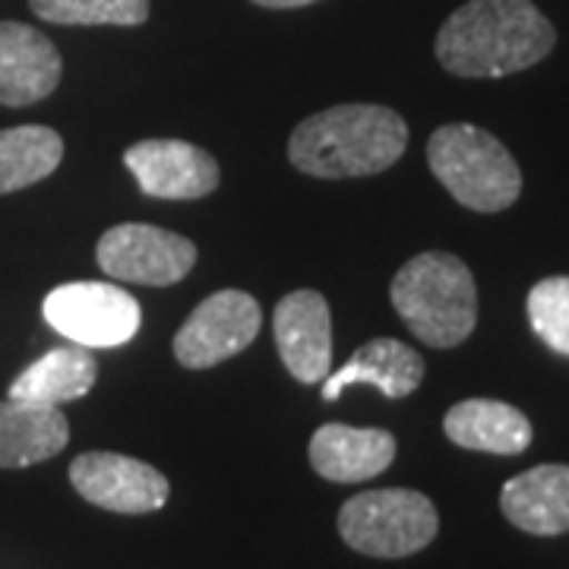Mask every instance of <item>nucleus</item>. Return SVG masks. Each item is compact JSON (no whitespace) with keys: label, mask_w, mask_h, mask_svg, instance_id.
Instances as JSON below:
<instances>
[{"label":"nucleus","mask_w":569,"mask_h":569,"mask_svg":"<svg viewBox=\"0 0 569 569\" xmlns=\"http://www.w3.org/2000/svg\"><path fill=\"white\" fill-rule=\"evenodd\" d=\"M557 32L531 0H468L437 32V61L452 77L500 80L541 63Z\"/></svg>","instance_id":"nucleus-1"},{"label":"nucleus","mask_w":569,"mask_h":569,"mask_svg":"<svg viewBox=\"0 0 569 569\" xmlns=\"http://www.w3.org/2000/svg\"><path fill=\"white\" fill-rule=\"evenodd\" d=\"M408 123L387 104H336L310 114L288 140V159L310 178L380 174L406 156Z\"/></svg>","instance_id":"nucleus-2"},{"label":"nucleus","mask_w":569,"mask_h":569,"mask_svg":"<svg viewBox=\"0 0 569 569\" xmlns=\"http://www.w3.org/2000/svg\"><path fill=\"white\" fill-rule=\"evenodd\" d=\"M402 323L430 348H456L478 326V284L459 257L427 250L411 257L389 284Z\"/></svg>","instance_id":"nucleus-3"},{"label":"nucleus","mask_w":569,"mask_h":569,"mask_svg":"<svg viewBox=\"0 0 569 569\" xmlns=\"http://www.w3.org/2000/svg\"><path fill=\"white\" fill-rule=\"evenodd\" d=\"M427 164L449 197L471 212H503L522 193V171L493 133L447 123L427 140Z\"/></svg>","instance_id":"nucleus-4"},{"label":"nucleus","mask_w":569,"mask_h":569,"mask_svg":"<svg viewBox=\"0 0 569 569\" xmlns=\"http://www.w3.org/2000/svg\"><path fill=\"white\" fill-rule=\"evenodd\" d=\"M440 531V516L430 497L408 488L367 490L339 509V535L348 548L399 560L425 550Z\"/></svg>","instance_id":"nucleus-5"},{"label":"nucleus","mask_w":569,"mask_h":569,"mask_svg":"<svg viewBox=\"0 0 569 569\" xmlns=\"http://www.w3.org/2000/svg\"><path fill=\"white\" fill-rule=\"evenodd\" d=\"M44 320L82 348H118L140 332L133 295L108 282H67L44 298Z\"/></svg>","instance_id":"nucleus-6"},{"label":"nucleus","mask_w":569,"mask_h":569,"mask_svg":"<svg viewBox=\"0 0 569 569\" xmlns=\"http://www.w3.org/2000/svg\"><path fill=\"white\" fill-rule=\"evenodd\" d=\"M96 260L108 279L164 288L178 284L193 269L197 247L183 234H174L159 224L127 222L108 228L99 238Z\"/></svg>","instance_id":"nucleus-7"},{"label":"nucleus","mask_w":569,"mask_h":569,"mask_svg":"<svg viewBox=\"0 0 569 569\" xmlns=\"http://www.w3.org/2000/svg\"><path fill=\"white\" fill-rule=\"evenodd\" d=\"M263 326L260 301L238 288L209 295L174 336V358L187 370H206L241 355Z\"/></svg>","instance_id":"nucleus-8"},{"label":"nucleus","mask_w":569,"mask_h":569,"mask_svg":"<svg viewBox=\"0 0 569 569\" xmlns=\"http://www.w3.org/2000/svg\"><path fill=\"white\" fill-rule=\"evenodd\" d=\"M70 485L92 507L123 516L156 512L168 503L171 485L159 468L121 452H82L70 466Z\"/></svg>","instance_id":"nucleus-9"},{"label":"nucleus","mask_w":569,"mask_h":569,"mask_svg":"<svg viewBox=\"0 0 569 569\" xmlns=\"http://www.w3.org/2000/svg\"><path fill=\"white\" fill-rule=\"evenodd\" d=\"M127 171L146 197L156 200H203L222 181L219 162L193 142L142 140L123 152Z\"/></svg>","instance_id":"nucleus-10"},{"label":"nucleus","mask_w":569,"mask_h":569,"mask_svg":"<svg viewBox=\"0 0 569 569\" xmlns=\"http://www.w3.org/2000/svg\"><path fill=\"white\" fill-rule=\"evenodd\" d=\"M276 348L284 370L307 387L332 373V313L320 291H291L276 305Z\"/></svg>","instance_id":"nucleus-11"},{"label":"nucleus","mask_w":569,"mask_h":569,"mask_svg":"<svg viewBox=\"0 0 569 569\" xmlns=\"http://www.w3.org/2000/svg\"><path fill=\"white\" fill-rule=\"evenodd\" d=\"M61 54L26 22H0V104L26 108L48 99L61 82Z\"/></svg>","instance_id":"nucleus-12"},{"label":"nucleus","mask_w":569,"mask_h":569,"mask_svg":"<svg viewBox=\"0 0 569 569\" xmlns=\"http://www.w3.org/2000/svg\"><path fill=\"white\" fill-rule=\"evenodd\" d=\"M310 466L336 485H361L383 475L396 459V437L380 427L323 425L310 437Z\"/></svg>","instance_id":"nucleus-13"},{"label":"nucleus","mask_w":569,"mask_h":569,"mask_svg":"<svg viewBox=\"0 0 569 569\" xmlns=\"http://www.w3.org/2000/svg\"><path fill=\"white\" fill-rule=\"evenodd\" d=\"M425 380V358L399 339H370L323 380V399L336 402L346 387H377L387 399H406Z\"/></svg>","instance_id":"nucleus-14"},{"label":"nucleus","mask_w":569,"mask_h":569,"mask_svg":"<svg viewBox=\"0 0 569 569\" xmlns=\"http://www.w3.org/2000/svg\"><path fill=\"white\" fill-rule=\"evenodd\" d=\"M500 509L516 529L538 538L569 531V466H535L509 478Z\"/></svg>","instance_id":"nucleus-15"},{"label":"nucleus","mask_w":569,"mask_h":569,"mask_svg":"<svg viewBox=\"0 0 569 569\" xmlns=\"http://www.w3.org/2000/svg\"><path fill=\"white\" fill-rule=\"evenodd\" d=\"M70 440L61 408L3 399L0 402V468H29L54 459Z\"/></svg>","instance_id":"nucleus-16"},{"label":"nucleus","mask_w":569,"mask_h":569,"mask_svg":"<svg viewBox=\"0 0 569 569\" xmlns=\"http://www.w3.org/2000/svg\"><path fill=\"white\" fill-rule=\"evenodd\" d=\"M447 437L462 449L519 456L531 447V421L516 406L497 399H466L443 418Z\"/></svg>","instance_id":"nucleus-17"},{"label":"nucleus","mask_w":569,"mask_h":569,"mask_svg":"<svg viewBox=\"0 0 569 569\" xmlns=\"http://www.w3.org/2000/svg\"><path fill=\"white\" fill-rule=\"evenodd\" d=\"M99 380V361L92 358V348L67 346L41 355L36 365H29L10 383L7 396L20 402L61 408L63 402H77L89 396Z\"/></svg>","instance_id":"nucleus-18"},{"label":"nucleus","mask_w":569,"mask_h":569,"mask_svg":"<svg viewBox=\"0 0 569 569\" xmlns=\"http://www.w3.org/2000/svg\"><path fill=\"white\" fill-rule=\"evenodd\" d=\"M61 159L63 140L51 127L26 123L0 130V197L44 181L58 171Z\"/></svg>","instance_id":"nucleus-19"},{"label":"nucleus","mask_w":569,"mask_h":569,"mask_svg":"<svg viewBox=\"0 0 569 569\" xmlns=\"http://www.w3.org/2000/svg\"><path fill=\"white\" fill-rule=\"evenodd\" d=\"M32 13L58 26H142L149 0H29Z\"/></svg>","instance_id":"nucleus-20"},{"label":"nucleus","mask_w":569,"mask_h":569,"mask_svg":"<svg viewBox=\"0 0 569 569\" xmlns=\"http://www.w3.org/2000/svg\"><path fill=\"white\" fill-rule=\"evenodd\" d=\"M529 323L535 336L569 358V276L541 279L529 291Z\"/></svg>","instance_id":"nucleus-21"},{"label":"nucleus","mask_w":569,"mask_h":569,"mask_svg":"<svg viewBox=\"0 0 569 569\" xmlns=\"http://www.w3.org/2000/svg\"><path fill=\"white\" fill-rule=\"evenodd\" d=\"M257 7H266V10H295V7H310L317 0H253Z\"/></svg>","instance_id":"nucleus-22"}]
</instances>
